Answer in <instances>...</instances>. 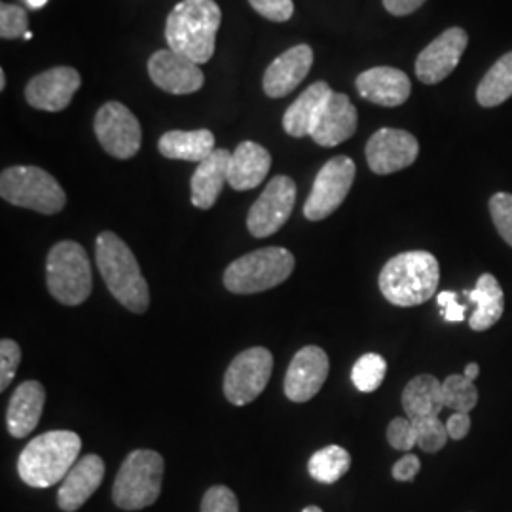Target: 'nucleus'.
Segmentation results:
<instances>
[{"label":"nucleus","instance_id":"nucleus-1","mask_svg":"<svg viewBox=\"0 0 512 512\" xmlns=\"http://www.w3.org/2000/svg\"><path fill=\"white\" fill-rule=\"evenodd\" d=\"M222 12L215 0H183L165 23V40L169 50L194 61L207 63L215 54V40Z\"/></svg>","mask_w":512,"mask_h":512},{"label":"nucleus","instance_id":"nucleus-2","mask_svg":"<svg viewBox=\"0 0 512 512\" xmlns=\"http://www.w3.org/2000/svg\"><path fill=\"white\" fill-rule=\"evenodd\" d=\"M95 260L109 293L129 311L145 313L150 306L147 279L126 241L114 232L99 234Z\"/></svg>","mask_w":512,"mask_h":512},{"label":"nucleus","instance_id":"nucleus-3","mask_svg":"<svg viewBox=\"0 0 512 512\" xmlns=\"http://www.w3.org/2000/svg\"><path fill=\"white\" fill-rule=\"evenodd\" d=\"M439 260L427 251H408L387 260L380 272V291L399 308L425 304L439 289Z\"/></svg>","mask_w":512,"mask_h":512},{"label":"nucleus","instance_id":"nucleus-4","mask_svg":"<svg viewBox=\"0 0 512 512\" xmlns=\"http://www.w3.org/2000/svg\"><path fill=\"white\" fill-rule=\"evenodd\" d=\"M82 440L73 431H48L31 440L18 459L19 478L31 488L63 482L80 456Z\"/></svg>","mask_w":512,"mask_h":512},{"label":"nucleus","instance_id":"nucleus-5","mask_svg":"<svg viewBox=\"0 0 512 512\" xmlns=\"http://www.w3.org/2000/svg\"><path fill=\"white\" fill-rule=\"evenodd\" d=\"M164 458L154 450H135L124 459L114 486V505L124 511H141L154 505L162 494Z\"/></svg>","mask_w":512,"mask_h":512},{"label":"nucleus","instance_id":"nucleus-6","mask_svg":"<svg viewBox=\"0 0 512 512\" xmlns=\"http://www.w3.org/2000/svg\"><path fill=\"white\" fill-rule=\"evenodd\" d=\"M293 253L283 247H266L234 260L224 272V287L234 294L270 291L293 274Z\"/></svg>","mask_w":512,"mask_h":512},{"label":"nucleus","instance_id":"nucleus-7","mask_svg":"<svg viewBox=\"0 0 512 512\" xmlns=\"http://www.w3.org/2000/svg\"><path fill=\"white\" fill-rule=\"evenodd\" d=\"M48 291L63 306H80L93 289L92 266L88 253L76 241H59L46 262Z\"/></svg>","mask_w":512,"mask_h":512},{"label":"nucleus","instance_id":"nucleus-8","mask_svg":"<svg viewBox=\"0 0 512 512\" xmlns=\"http://www.w3.org/2000/svg\"><path fill=\"white\" fill-rule=\"evenodd\" d=\"M0 196L12 205L42 215H55L67 203L65 190L54 177L33 165H16L4 169L0 175Z\"/></svg>","mask_w":512,"mask_h":512},{"label":"nucleus","instance_id":"nucleus-9","mask_svg":"<svg viewBox=\"0 0 512 512\" xmlns=\"http://www.w3.org/2000/svg\"><path fill=\"white\" fill-rule=\"evenodd\" d=\"M274 355L266 348L241 351L224 374V395L236 406L253 403L272 378Z\"/></svg>","mask_w":512,"mask_h":512},{"label":"nucleus","instance_id":"nucleus-10","mask_svg":"<svg viewBox=\"0 0 512 512\" xmlns=\"http://www.w3.org/2000/svg\"><path fill=\"white\" fill-rule=\"evenodd\" d=\"M355 181V162L348 156H336L321 167L310 196L304 205V217L323 220L330 217L348 198Z\"/></svg>","mask_w":512,"mask_h":512},{"label":"nucleus","instance_id":"nucleus-11","mask_svg":"<svg viewBox=\"0 0 512 512\" xmlns=\"http://www.w3.org/2000/svg\"><path fill=\"white\" fill-rule=\"evenodd\" d=\"M95 135L107 154L118 160L133 158L143 141L141 124L135 114L122 103L110 101L95 114Z\"/></svg>","mask_w":512,"mask_h":512},{"label":"nucleus","instance_id":"nucleus-12","mask_svg":"<svg viewBox=\"0 0 512 512\" xmlns=\"http://www.w3.org/2000/svg\"><path fill=\"white\" fill-rule=\"evenodd\" d=\"M296 184L291 177H274L247 215V228L255 238L274 236L293 213Z\"/></svg>","mask_w":512,"mask_h":512},{"label":"nucleus","instance_id":"nucleus-13","mask_svg":"<svg viewBox=\"0 0 512 512\" xmlns=\"http://www.w3.org/2000/svg\"><path fill=\"white\" fill-rule=\"evenodd\" d=\"M418 139L404 129L384 128L366 143V162L376 175H391L416 162Z\"/></svg>","mask_w":512,"mask_h":512},{"label":"nucleus","instance_id":"nucleus-14","mask_svg":"<svg viewBox=\"0 0 512 512\" xmlns=\"http://www.w3.org/2000/svg\"><path fill=\"white\" fill-rule=\"evenodd\" d=\"M329 355L317 346H306L296 351L285 374V395L293 403H308L329 376Z\"/></svg>","mask_w":512,"mask_h":512},{"label":"nucleus","instance_id":"nucleus-15","mask_svg":"<svg viewBox=\"0 0 512 512\" xmlns=\"http://www.w3.org/2000/svg\"><path fill=\"white\" fill-rule=\"evenodd\" d=\"M469 44L461 27H452L435 38L416 59V74L423 84H439L456 71Z\"/></svg>","mask_w":512,"mask_h":512},{"label":"nucleus","instance_id":"nucleus-16","mask_svg":"<svg viewBox=\"0 0 512 512\" xmlns=\"http://www.w3.org/2000/svg\"><path fill=\"white\" fill-rule=\"evenodd\" d=\"M80 84L82 78L73 67H54L37 74L27 84L25 97L27 103L35 109L59 112L71 105L74 93L80 90Z\"/></svg>","mask_w":512,"mask_h":512},{"label":"nucleus","instance_id":"nucleus-17","mask_svg":"<svg viewBox=\"0 0 512 512\" xmlns=\"http://www.w3.org/2000/svg\"><path fill=\"white\" fill-rule=\"evenodd\" d=\"M148 74L160 90L173 95L198 92L205 80L200 65L175 54L169 48L156 52L148 59Z\"/></svg>","mask_w":512,"mask_h":512},{"label":"nucleus","instance_id":"nucleus-18","mask_svg":"<svg viewBox=\"0 0 512 512\" xmlns=\"http://www.w3.org/2000/svg\"><path fill=\"white\" fill-rule=\"evenodd\" d=\"M103 478H105L103 459L95 454L78 459L73 469L69 471V475L65 476V480L61 482V488L57 492L59 509L65 512L78 511L97 492Z\"/></svg>","mask_w":512,"mask_h":512},{"label":"nucleus","instance_id":"nucleus-19","mask_svg":"<svg viewBox=\"0 0 512 512\" xmlns=\"http://www.w3.org/2000/svg\"><path fill=\"white\" fill-rule=\"evenodd\" d=\"M359 95L382 107H399L408 101L412 84L410 78L393 67H374L357 76Z\"/></svg>","mask_w":512,"mask_h":512},{"label":"nucleus","instance_id":"nucleus-20","mask_svg":"<svg viewBox=\"0 0 512 512\" xmlns=\"http://www.w3.org/2000/svg\"><path fill=\"white\" fill-rule=\"evenodd\" d=\"M313 65V50L308 44L294 46L274 59L264 74V92L274 99L285 97L308 76Z\"/></svg>","mask_w":512,"mask_h":512},{"label":"nucleus","instance_id":"nucleus-21","mask_svg":"<svg viewBox=\"0 0 512 512\" xmlns=\"http://www.w3.org/2000/svg\"><path fill=\"white\" fill-rule=\"evenodd\" d=\"M46 403L44 385L35 380H27L19 384L8 403L6 425L8 433L14 439H23L35 431L38 421L42 418V410Z\"/></svg>","mask_w":512,"mask_h":512},{"label":"nucleus","instance_id":"nucleus-22","mask_svg":"<svg viewBox=\"0 0 512 512\" xmlns=\"http://www.w3.org/2000/svg\"><path fill=\"white\" fill-rule=\"evenodd\" d=\"M357 122H359L357 109L351 103L348 95L332 93L329 105L323 112L311 139L319 147L330 148L342 145L344 141L351 139L353 133L357 131Z\"/></svg>","mask_w":512,"mask_h":512},{"label":"nucleus","instance_id":"nucleus-23","mask_svg":"<svg viewBox=\"0 0 512 512\" xmlns=\"http://www.w3.org/2000/svg\"><path fill=\"white\" fill-rule=\"evenodd\" d=\"M327 82H315L311 84L306 92L302 93L293 105L287 109L283 116V128L291 135V137H308L313 135V131L317 128L323 112L329 105L330 97H332Z\"/></svg>","mask_w":512,"mask_h":512},{"label":"nucleus","instance_id":"nucleus-24","mask_svg":"<svg viewBox=\"0 0 512 512\" xmlns=\"http://www.w3.org/2000/svg\"><path fill=\"white\" fill-rule=\"evenodd\" d=\"M232 160V152L226 148H217L207 160L198 165L192 175V203L198 209H211L217 200L224 184L228 183V167Z\"/></svg>","mask_w":512,"mask_h":512},{"label":"nucleus","instance_id":"nucleus-25","mask_svg":"<svg viewBox=\"0 0 512 512\" xmlns=\"http://www.w3.org/2000/svg\"><path fill=\"white\" fill-rule=\"evenodd\" d=\"M272 167V156L266 148L255 141H243L236 152H232V160L228 167V184L239 190H253L266 179Z\"/></svg>","mask_w":512,"mask_h":512},{"label":"nucleus","instance_id":"nucleus-26","mask_svg":"<svg viewBox=\"0 0 512 512\" xmlns=\"http://www.w3.org/2000/svg\"><path fill=\"white\" fill-rule=\"evenodd\" d=\"M160 152L169 160H184L202 164L217 148L215 135L209 129H194V131H167L158 143Z\"/></svg>","mask_w":512,"mask_h":512},{"label":"nucleus","instance_id":"nucleus-27","mask_svg":"<svg viewBox=\"0 0 512 512\" xmlns=\"http://www.w3.org/2000/svg\"><path fill=\"white\" fill-rule=\"evenodd\" d=\"M404 414L408 420L439 418L444 406L442 382L431 374H421L412 378L403 391Z\"/></svg>","mask_w":512,"mask_h":512},{"label":"nucleus","instance_id":"nucleus-28","mask_svg":"<svg viewBox=\"0 0 512 512\" xmlns=\"http://www.w3.org/2000/svg\"><path fill=\"white\" fill-rule=\"evenodd\" d=\"M467 298L475 304V311L469 317V327L473 330L492 329L495 323L503 317L505 311V294L495 279V275L482 274L476 281L473 291L467 293Z\"/></svg>","mask_w":512,"mask_h":512},{"label":"nucleus","instance_id":"nucleus-29","mask_svg":"<svg viewBox=\"0 0 512 512\" xmlns=\"http://www.w3.org/2000/svg\"><path fill=\"white\" fill-rule=\"evenodd\" d=\"M509 97H512V52L495 61L476 88V101L486 109L499 107Z\"/></svg>","mask_w":512,"mask_h":512},{"label":"nucleus","instance_id":"nucleus-30","mask_svg":"<svg viewBox=\"0 0 512 512\" xmlns=\"http://www.w3.org/2000/svg\"><path fill=\"white\" fill-rule=\"evenodd\" d=\"M351 467L348 450L336 444H330L315 452L308 463L311 478L321 484H336Z\"/></svg>","mask_w":512,"mask_h":512},{"label":"nucleus","instance_id":"nucleus-31","mask_svg":"<svg viewBox=\"0 0 512 512\" xmlns=\"http://www.w3.org/2000/svg\"><path fill=\"white\" fill-rule=\"evenodd\" d=\"M387 374V361L378 353H365L351 370V382L361 393H374Z\"/></svg>","mask_w":512,"mask_h":512},{"label":"nucleus","instance_id":"nucleus-32","mask_svg":"<svg viewBox=\"0 0 512 512\" xmlns=\"http://www.w3.org/2000/svg\"><path fill=\"white\" fill-rule=\"evenodd\" d=\"M444 406L454 412H471L478 403V391L463 374H452L442 382Z\"/></svg>","mask_w":512,"mask_h":512},{"label":"nucleus","instance_id":"nucleus-33","mask_svg":"<svg viewBox=\"0 0 512 512\" xmlns=\"http://www.w3.org/2000/svg\"><path fill=\"white\" fill-rule=\"evenodd\" d=\"M416 429V440L423 452L435 454L440 452L448 442V429L446 423L439 418H423V420H412Z\"/></svg>","mask_w":512,"mask_h":512},{"label":"nucleus","instance_id":"nucleus-34","mask_svg":"<svg viewBox=\"0 0 512 512\" xmlns=\"http://www.w3.org/2000/svg\"><path fill=\"white\" fill-rule=\"evenodd\" d=\"M27 27H29V18L21 6L8 4V2L0 4V37L4 40L25 37L29 33Z\"/></svg>","mask_w":512,"mask_h":512},{"label":"nucleus","instance_id":"nucleus-35","mask_svg":"<svg viewBox=\"0 0 512 512\" xmlns=\"http://www.w3.org/2000/svg\"><path fill=\"white\" fill-rule=\"evenodd\" d=\"M490 215L499 236L512 247V194L499 192L490 200Z\"/></svg>","mask_w":512,"mask_h":512},{"label":"nucleus","instance_id":"nucleus-36","mask_svg":"<svg viewBox=\"0 0 512 512\" xmlns=\"http://www.w3.org/2000/svg\"><path fill=\"white\" fill-rule=\"evenodd\" d=\"M21 363V348L18 342L4 338L0 342V391H6L14 382Z\"/></svg>","mask_w":512,"mask_h":512},{"label":"nucleus","instance_id":"nucleus-37","mask_svg":"<svg viewBox=\"0 0 512 512\" xmlns=\"http://www.w3.org/2000/svg\"><path fill=\"white\" fill-rule=\"evenodd\" d=\"M387 440L395 450L410 452L414 446H418L414 423L408 418H395L387 427Z\"/></svg>","mask_w":512,"mask_h":512},{"label":"nucleus","instance_id":"nucleus-38","mask_svg":"<svg viewBox=\"0 0 512 512\" xmlns=\"http://www.w3.org/2000/svg\"><path fill=\"white\" fill-rule=\"evenodd\" d=\"M202 512H239L238 497L226 486H213L203 495Z\"/></svg>","mask_w":512,"mask_h":512},{"label":"nucleus","instance_id":"nucleus-39","mask_svg":"<svg viewBox=\"0 0 512 512\" xmlns=\"http://www.w3.org/2000/svg\"><path fill=\"white\" fill-rule=\"evenodd\" d=\"M249 2L260 16H264L270 21L283 23V21L293 18V0H249Z\"/></svg>","mask_w":512,"mask_h":512},{"label":"nucleus","instance_id":"nucleus-40","mask_svg":"<svg viewBox=\"0 0 512 512\" xmlns=\"http://www.w3.org/2000/svg\"><path fill=\"white\" fill-rule=\"evenodd\" d=\"M437 304H439L440 315L444 321L448 323H461L465 319V311L467 306H461L458 302V293L452 291H444L437 296Z\"/></svg>","mask_w":512,"mask_h":512},{"label":"nucleus","instance_id":"nucleus-41","mask_svg":"<svg viewBox=\"0 0 512 512\" xmlns=\"http://www.w3.org/2000/svg\"><path fill=\"white\" fill-rule=\"evenodd\" d=\"M421 461L418 456L414 454H404L403 458L399 459L395 465H393V478L399 480V482H412L416 475L420 473Z\"/></svg>","mask_w":512,"mask_h":512},{"label":"nucleus","instance_id":"nucleus-42","mask_svg":"<svg viewBox=\"0 0 512 512\" xmlns=\"http://www.w3.org/2000/svg\"><path fill=\"white\" fill-rule=\"evenodd\" d=\"M448 437L452 440H463L471 431V416L469 412H454L446 421Z\"/></svg>","mask_w":512,"mask_h":512},{"label":"nucleus","instance_id":"nucleus-43","mask_svg":"<svg viewBox=\"0 0 512 512\" xmlns=\"http://www.w3.org/2000/svg\"><path fill=\"white\" fill-rule=\"evenodd\" d=\"M425 0H384L385 10L393 16H408L416 12Z\"/></svg>","mask_w":512,"mask_h":512},{"label":"nucleus","instance_id":"nucleus-44","mask_svg":"<svg viewBox=\"0 0 512 512\" xmlns=\"http://www.w3.org/2000/svg\"><path fill=\"white\" fill-rule=\"evenodd\" d=\"M480 374V366L476 365V363H469V365L465 366V372H463V376L467 378V380H471V382H475L476 376Z\"/></svg>","mask_w":512,"mask_h":512},{"label":"nucleus","instance_id":"nucleus-45","mask_svg":"<svg viewBox=\"0 0 512 512\" xmlns=\"http://www.w3.org/2000/svg\"><path fill=\"white\" fill-rule=\"evenodd\" d=\"M31 8H35V10H38V8H42V6H46V2L48 0H25Z\"/></svg>","mask_w":512,"mask_h":512},{"label":"nucleus","instance_id":"nucleus-46","mask_svg":"<svg viewBox=\"0 0 512 512\" xmlns=\"http://www.w3.org/2000/svg\"><path fill=\"white\" fill-rule=\"evenodd\" d=\"M0 90H6V74L0 71Z\"/></svg>","mask_w":512,"mask_h":512},{"label":"nucleus","instance_id":"nucleus-47","mask_svg":"<svg viewBox=\"0 0 512 512\" xmlns=\"http://www.w3.org/2000/svg\"><path fill=\"white\" fill-rule=\"evenodd\" d=\"M302 512H323L321 511V509H319V507H315V505H310V507H306V509H304V511Z\"/></svg>","mask_w":512,"mask_h":512},{"label":"nucleus","instance_id":"nucleus-48","mask_svg":"<svg viewBox=\"0 0 512 512\" xmlns=\"http://www.w3.org/2000/svg\"><path fill=\"white\" fill-rule=\"evenodd\" d=\"M25 40H31V38H33V33H31V31H29V33H27V35H25Z\"/></svg>","mask_w":512,"mask_h":512}]
</instances>
